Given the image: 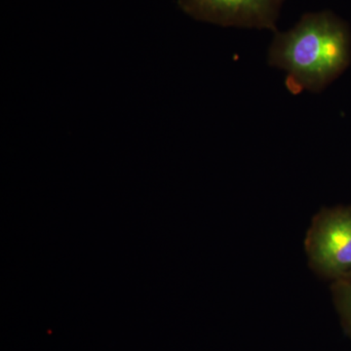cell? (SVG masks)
Segmentation results:
<instances>
[{"mask_svg":"<svg viewBox=\"0 0 351 351\" xmlns=\"http://www.w3.org/2000/svg\"><path fill=\"white\" fill-rule=\"evenodd\" d=\"M332 300L346 334L351 338V280L339 279L332 286Z\"/></svg>","mask_w":351,"mask_h":351,"instance_id":"obj_4","label":"cell"},{"mask_svg":"<svg viewBox=\"0 0 351 351\" xmlns=\"http://www.w3.org/2000/svg\"><path fill=\"white\" fill-rule=\"evenodd\" d=\"M350 43L348 25L334 13H306L292 29L276 32L267 62L287 73L293 94L319 93L350 63Z\"/></svg>","mask_w":351,"mask_h":351,"instance_id":"obj_1","label":"cell"},{"mask_svg":"<svg viewBox=\"0 0 351 351\" xmlns=\"http://www.w3.org/2000/svg\"><path fill=\"white\" fill-rule=\"evenodd\" d=\"M308 265L317 276L339 280L351 271V206L324 208L304 239Z\"/></svg>","mask_w":351,"mask_h":351,"instance_id":"obj_2","label":"cell"},{"mask_svg":"<svg viewBox=\"0 0 351 351\" xmlns=\"http://www.w3.org/2000/svg\"><path fill=\"white\" fill-rule=\"evenodd\" d=\"M285 0H178L182 12L221 27L277 31Z\"/></svg>","mask_w":351,"mask_h":351,"instance_id":"obj_3","label":"cell"},{"mask_svg":"<svg viewBox=\"0 0 351 351\" xmlns=\"http://www.w3.org/2000/svg\"><path fill=\"white\" fill-rule=\"evenodd\" d=\"M343 279H346V280H351V271L350 274H346V276L343 277Z\"/></svg>","mask_w":351,"mask_h":351,"instance_id":"obj_5","label":"cell"}]
</instances>
